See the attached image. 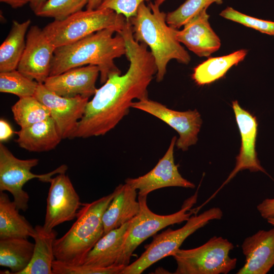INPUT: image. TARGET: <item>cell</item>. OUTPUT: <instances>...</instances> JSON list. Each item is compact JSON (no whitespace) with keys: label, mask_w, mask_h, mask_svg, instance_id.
Returning a JSON list of instances; mask_svg holds the SVG:
<instances>
[{"label":"cell","mask_w":274,"mask_h":274,"mask_svg":"<svg viewBox=\"0 0 274 274\" xmlns=\"http://www.w3.org/2000/svg\"><path fill=\"white\" fill-rule=\"evenodd\" d=\"M56 48L43 29L37 25L30 26L26 34L25 47L17 70L28 78L44 84L50 76Z\"/></svg>","instance_id":"13"},{"label":"cell","mask_w":274,"mask_h":274,"mask_svg":"<svg viewBox=\"0 0 274 274\" xmlns=\"http://www.w3.org/2000/svg\"><path fill=\"white\" fill-rule=\"evenodd\" d=\"M126 266L115 264L105 267L80 264L71 265L54 260L52 264L53 274H121Z\"/></svg>","instance_id":"31"},{"label":"cell","mask_w":274,"mask_h":274,"mask_svg":"<svg viewBox=\"0 0 274 274\" xmlns=\"http://www.w3.org/2000/svg\"><path fill=\"white\" fill-rule=\"evenodd\" d=\"M166 0H155L154 4L159 7Z\"/></svg>","instance_id":"39"},{"label":"cell","mask_w":274,"mask_h":274,"mask_svg":"<svg viewBox=\"0 0 274 274\" xmlns=\"http://www.w3.org/2000/svg\"><path fill=\"white\" fill-rule=\"evenodd\" d=\"M221 17L256 29L262 33L274 36V22L260 19L242 13L228 7L220 13Z\"/></svg>","instance_id":"32"},{"label":"cell","mask_w":274,"mask_h":274,"mask_svg":"<svg viewBox=\"0 0 274 274\" xmlns=\"http://www.w3.org/2000/svg\"><path fill=\"white\" fill-rule=\"evenodd\" d=\"M124 16L109 9L80 11L62 20H54L43 30L57 48L77 42L95 32L112 29L116 32L124 27Z\"/></svg>","instance_id":"5"},{"label":"cell","mask_w":274,"mask_h":274,"mask_svg":"<svg viewBox=\"0 0 274 274\" xmlns=\"http://www.w3.org/2000/svg\"><path fill=\"white\" fill-rule=\"evenodd\" d=\"M130 21L134 39L150 49L157 67L156 81L163 80L168 63L175 59L188 64L191 57L175 35V28L168 25L166 14L159 7L150 2L139 7L136 15Z\"/></svg>","instance_id":"3"},{"label":"cell","mask_w":274,"mask_h":274,"mask_svg":"<svg viewBox=\"0 0 274 274\" xmlns=\"http://www.w3.org/2000/svg\"><path fill=\"white\" fill-rule=\"evenodd\" d=\"M257 209L263 218H274V198L264 199L257 205Z\"/></svg>","instance_id":"34"},{"label":"cell","mask_w":274,"mask_h":274,"mask_svg":"<svg viewBox=\"0 0 274 274\" xmlns=\"http://www.w3.org/2000/svg\"><path fill=\"white\" fill-rule=\"evenodd\" d=\"M267 220V222L274 226V218H269Z\"/></svg>","instance_id":"40"},{"label":"cell","mask_w":274,"mask_h":274,"mask_svg":"<svg viewBox=\"0 0 274 274\" xmlns=\"http://www.w3.org/2000/svg\"><path fill=\"white\" fill-rule=\"evenodd\" d=\"M31 20L13 21L11 29L0 46V72L17 70L25 47L26 36Z\"/></svg>","instance_id":"25"},{"label":"cell","mask_w":274,"mask_h":274,"mask_svg":"<svg viewBox=\"0 0 274 274\" xmlns=\"http://www.w3.org/2000/svg\"><path fill=\"white\" fill-rule=\"evenodd\" d=\"M14 201L4 191H0V239L28 238L35 233V227L19 214Z\"/></svg>","instance_id":"23"},{"label":"cell","mask_w":274,"mask_h":274,"mask_svg":"<svg viewBox=\"0 0 274 274\" xmlns=\"http://www.w3.org/2000/svg\"><path fill=\"white\" fill-rule=\"evenodd\" d=\"M177 137L172 138L163 156L148 173L136 178H127L125 182L139 191L138 195H146L155 190L168 187L194 188L195 185L184 179L175 164L174 147Z\"/></svg>","instance_id":"14"},{"label":"cell","mask_w":274,"mask_h":274,"mask_svg":"<svg viewBox=\"0 0 274 274\" xmlns=\"http://www.w3.org/2000/svg\"><path fill=\"white\" fill-rule=\"evenodd\" d=\"M129 222L104 234L87 254L82 264L99 267L115 265L121 253Z\"/></svg>","instance_id":"21"},{"label":"cell","mask_w":274,"mask_h":274,"mask_svg":"<svg viewBox=\"0 0 274 274\" xmlns=\"http://www.w3.org/2000/svg\"><path fill=\"white\" fill-rule=\"evenodd\" d=\"M207 10L194 16L182 30L175 29V35L180 43L199 57H208L219 49L221 41L211 27Z\"/></svg>","instance_id":"18"},{"label":"cell","mask_w":274,"mask_h":274,"mask_svg":"<svg viewBox=\"0 0 274 274\" xmlns=\"http://www.w3.org/2000/svg\"><path fill=\"white\" fill-rule=\"evenodd\" d=\"M126 54V44L121 34L112 29H102L74 43L57 47L50 76L93 65L99 68L100 83L104 84L110 76L121 74L114 59Z\"/></svg>","instance_id":"2"},{"label":"cell","mask_w":274,"mask_h":274,"mask_svg":"<svg viewBox=\"0 0 274 274\" xmlns=\"http://www.w3.org/2000/svg\"><path fill=\"white\" fill-rule=\"evenodd\" d=\"M221 4L223 0H186L175 10L166 14L169 26L178 29L212 4Z\"/></svg>","instance_id":"29"},{"label":"cell","mask_w":274,"mask_h":274,"mask_svg":"<svg viewBox=\"0 0 274 274\" xmlns=\"http://www.w3.org/2000/svg\"><path fill=\"white\" fill-rule=\"evenodd\" d=\"M15 133L10 124L5 120H0V142L3 143L9 140Z\"/></svg>","instance_id":"35"},{"label":"cell","mask_w":274,"mask_h":274,"mask_svg":"<svg viewBox=\"0 0 274 274\" xmlns=\"http://www.w3.org/2000/svg\"><path fill=\"white\" fill-rule=\"evenodd\" d=\"M115 191L90 203L82 204L77 220L54 246L55 260L71 265L82 264L97 241L104 235L102 216Z\"/></svg>","instance_id":"4"},{"label":"cell","mask_w":274,"mask_h":274,"mask_svg":"<svg viewBox=\"0 0 274 274\" xmlns=\"http://www.w3.org/2000/svg\"><path fill=\"white\" fill-rule=\"evenodd\" d=\"M242 249L245 262L237 274L268 273L274 265V227L260 230L246 238Z\"/></svg>","instance_id":"17"},{"label":"cell","mask_w":274,"mask_h":274,"mask_svg":"<svg viewBox=\"0 0 274 274\" xmlns=\"http://www.w3.org/2000/svg\"><path fill=\"white\" fill-rule=\"evenodd\" d=\"M39 84L17 70L0 72V92L14 94L19 98L33 96Z\"/></svg>","instance_id":"28"},{"label":"cell","mask_w":274,"mask_h":274,"mask_svg":"<svg viewBox=\"0 0 274 274\" xmlns=\"http://www.w3.org/2000/svg\"><path fill=\"white\" fill-rule=\"evenodd\" d=\"M150 0H102L99 9H109L123 15L127 20L135 16L140 6Z\"/></svg>","instance_id":"33"},{"label":"cell","mask_w":274,"mask_h":274,"mask_svg":"<svg viewBox=\"0 0 274 274\" xmlns=\"http://www.w3.org/2000/svg\"><path fill=\"white\" fill-rule=\"evenodd\" d=\"M33 96L49 109L62 139H73L89 98L61 96L41 83Z\"/></svg>","instance_id":"12"},{"label":"cell","mask_w":274,"mask_h":274,"mask_svg":"<svg viewBox=\"0 0 274 274\" xmlns=\"http://www.w3.org/2000/svg\"><path fill=\"white\" fill-rule=\"evenodd\" d=\"M223 212L218 207H213L199 215L191 216L181 228H170L155 235L152 242L146 247L144 253L131 264L122 270L121 274H140L151 265L171 255L180 249L184 241L210 221L220 220Z\"/></svg>","instance_id":"7"},{"label":"cell","mask_w":274,"mask_h":274,"mask_svg":"<svg viewBox=\"0 0 274 274\" xmlns=\"http://www.w3.org/2000/svg\"><path fill=\"white\" fill-rule=\"evenodd\" d=\"M131 108L148 113L176 130L179 134L176 143L179 149L186 151L197 142L202 120L197 110L177 111L149 98L132 102Z\"/></svg>","instance_id":"10"},{"label":"cell","mask_w":274,"mask_h":274,"mask_svg":"<svg viewBox=\"0 0 274 274\" xmlns=\"http://www.w3.org/2000/svg\"><path fill=\"white\" fill-rule=\"evenodd\" d=\"M11 110L14 120L21 128L51 117L49 109L34 96L19 98Z\"/></svg>","instance_id":"27"},{"label":"cell","mask_w":274,"mask_h":274,"mask_svg":"<svg viewBox=\"0 0 274 274\" xmlns=\"http://www.w3.org/2000/svg\"><path fill=\"white\" fill-rule=\"evenodd\" d=\"M1 2L6 3L14 9L22 7L30 3L31 0H0Z\"/></svg>","instance_id":"36"},{"label":"cell","mask_w":274,"mask_h":274,"mask_svg":"<svg viewBox=\"0 0 274 274\" xmlns=\"http://www.w3.org/2000/svg\"><path fill=\"white\" fill-rule=\"evenodd\" d=\"M99 74L97 66L87 65L49 76L44 85L48 89L61 96H82L89 98L97 90L95 83Z\"/></svg>","instance_id":"16"},{"label":"cell","mask_w":274,"mask_h":274,"mask_svg":"<svg viewBox=\"0 0 274 274\" xmlns=\"http://www.w3.org/2000/svg\"><path fill=\"white\" fill-rule=\"evenodd\" d=\"M236 121L241 136V146L236 157L235 166L221 187L211 197L212 198L239 172L249 169L251 172H261L267 174L257 158L256 141L258 123L256 118L239 105L237 100L232 101Z\"/></svg>","instance_id":"15"},{"label":"cell","mask_w":274,"mask_h":274,"mask_svg":"<svg viewBox=\"0 0 274 274\" xmlns=\"http://www.w3.org/2000/svg\"><path fill=\"white\" fill-rule=\"evenodd\" d=\"M48 196L44 224L47 231L76 217L82 206L79 196L67 175L58 174L52 178Z\"/></svg>","instance_id":"11"},{"label":"cell","mask_w":274,"mask_h":274,"mask_svg":"<svg viewBox=\"0 0 274 274\" xmlns=\"http://www.w3.org/2000/svg\"><path fill=\"white\" fill-rule=\"evenodd\" d=\"M88 0H47L34 13L39 17L62 20L82 10Z\"/></svg>","instance_id":"30"},{"label":"cell","mask_w":274,"mask_h":274,"mask_svg":"<svg viewBox=\"0 0 274 274\" xmlns=\"http://www.w3.org/2000/svg\"><path fill=\"white\" fill-rule=\"evenodd\" d=\"M35 229L32 237L35 241L33 256L29 264L20 274H53L54 246L57 232L54 229L47 231L39 225Z\"/></svg>","instance_id":"22"},{"label":"cell","mask_w":274,"mask_h":274,"mask_svg":"<svg viewBox=\"0 0 274 274\" xmlns=\"http://www.w3.org/2000/svg\"><path fill=\"white\" fill-rule=\"evenodd\" d=\"M15 140L19 147L35 152H46L55 149L62 139L57 126L52 118H49L21 128L15 132Z\"/></svg>","instance_id":"20"},{"label":"cell","mask_w":274,"mask_h":274,"mask_svg":"<svg viewBox=\"0 0 274 274\" xmlns=\"http://www.w3.org/2000/svg\"><path fill=\"white\" fill-rule=\"evenodd\" d=\"M147 196L138 195L140 211L129 221L123 249L115 264L127 266L134 251L144 241L169 225L186 221L193 214L197 212L191 209L197 201V191L185 200L179 211L167 215H160L152 212L148 207Z\"/></svg>","instance_id":"6"},{"label":"cell","mask_w":274,"mask_h":274,"mask_svg":"<svg viewBox=\"0 0 274 274\" xmlns=\"http://www.w3.org/2000/svg\"><path fill=\"white\" fill-rule=\"evenodd\" d=\"M233 245L222 236H214L193 249H180L171 256L177 263L175 274H227L234 269L237 259L229 252Z\"/></svg>","instance_id":"8"},{"label":"cell","mask_w":274,"mask_h":274,"mask_svg":"<svg viewBox=\"0 0 274 274\" xmlns=\"http://www.w3.org/2000/svg\"><path fill=\"white\" fill-rule=\"evenodd\" d=\"M248 51L241 49L227 55L212 57L194 68L192 78L198 85L210 84L224 76L233 65L242 61Z\"/></svg>","instance_id":"26"},{"label":"cell","mask_w":274,"mask_h":274,"mask_svg":"<svg viewBox=\"0 0 274 274\" xmlns=\"http://www.w3.org/2000/svg\"><path fill=\"white\" fill-rule=\"evenodd\" d=\"M39 159H20L16 157L3 143L0 144V191H8L13 196L17 208L23 212L28 208L29 195L23 188L29 180L38 179L49 183L55 174L65 173L67 166L63 164L44 174H35L31 170L39 163Z\"/></svg>","instance_id":"9"},{"label":"cell","mask_w":274,"mask_h":274,"mask_svg":"<svg viewBox=\"0 0 274 274\" xmlns=\"http://www.w3.org/2000/svg\"></svg>","instance_id":"41"},{"label":"cell","mask_w":274,"mask_h":274,"mask_svg":"<svg viewBox=\"0 0 274 274\" xmlns=\"http://www.w3.org/2000/svg\"><path fill=\"white\" fill-rule=\"evenodd\" d=\"M102 0H88L86 5V10L97 9L100 6Z\"/></svg>","instance_id":"37"},{"label":"cell","mask_w":274,"mask_h":274,"mask_svg":"<svg viewBox=\"0 0 274 274\" xmlns=\"http://www.w3.org/2000/svg\"><path fill=\"white\" fill-rule=\"evenodd\" d=\"M47 0H31L29 3L31 9L35 12L39 9Z\"/></svg>","instance_id":"38"},{"label":"cell","mask_w":274,"mask_h":274,"mask_svg":"<svg viewBox=\"0 0 274 274\" xmlns=\"http://www.w3.org/2000/svg\"><path fill=\"white\" fill-rule=\"evenodd\" d=\"M34 247L25 238L0 239V265L10 269L7 273L20 274L29 264Z\"/></svg>","instance_id":"24"},{"label":"cell","mask_w":274,"mask_h":274,"mask_svg":"<svg viewBox=\"0 0 274 274\" xmlns=\"http://www.w3.org/2000/svg\"><path fill=\"white\" fill-rule=\"evenodd\" d=\"M136 189L125 183L114 190V196L102 216L104 234L130 221L140 211Z\"/></svg>","instance_id":"19"},{"label":"cell","mask_w":274,"mask_h":274,"mask_svg":"<svg viewBox=\"0 0 274 274\" xmlns=\"http://www.w3.org/2000/svg\"><path fill=\"white\" fill-rule=\"evenodd\" d=\"M120 33L125 42L129 68L123 75L110 76L97 89L73 139L105 135L129 113L133 99L148 98V87L157 73L154 58L146 45L134 39L130 23Z\"/></svg>","instance_id":"1"}]
</instances>
